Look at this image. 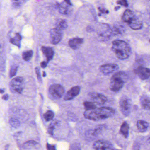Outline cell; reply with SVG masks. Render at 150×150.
I'll list each match as a JSON object with an SVG mask.
<instances>
[{
	"instance_id": "cell-1",
	"label": "cell",
	"mask_w": 150,
	"mask_h": 150,
	"mask_svg": "<svg viewBox=\"0 0 150 150\" xmlns=\"http://www.w3.org/2000/svg\"><path fill=\"white\" fill-rule=\"evenodd\" d=\"M115 114V110L112 108L101 107L91 110H86L84 116L85 118L88 120L97 121L111 117Z\"/></svg>"
},
{
	"instance_id": "cell-2",
	"label": "cell",
	"mask_w": 150,
	"mask_h": 150,
	"mask_svg": "<svg viewBox=\"0 0 150 150\" xmlns=\"http://www.w3.org/2000/svg\"><path fill=\"white\" fill-rule=\"evenodd\" d=\"M111 49L116 57L121 60L127 59L131 54V49L129 45L122 40H116L113 41Z\"/></svg>"
},
{
	"instance_id": "cell-3",
	"label": "cell",
	"mask_w": 150,
	"mask_h": 150,
	"mask_svg": "<svg viewBox=\"0 0 150 150\" xmlns=\"http://www.w3.org/2000/svg\"><path fill=\"white\" fill-rule=\"evenodd\" d=\"M122 20L133 30H139L143 28L142 22L132 11L129 9L125 11L122 16Z\"/></svg>"
},
{
	"instance_id": "cell-4",
	"label": "cell",
	"mask_w": 150,
	"mask_h": 150,
	"mask_svg": "<svg viewBox=\"0 0 150 150\" xmlns=\"http://www.w3.org/2000/svg\"><path fill=\"white\" fill-rule=\"evenodd\" d=\"M126 79L125 73L119 72L115 74L110 80V88L114 92L119 91L122 89L124 85L125 81Z\"/></svg>"
},
{
	"instance_id": "cell-5",
	"label": "cell",
	"mask_w": 150,
	"mask_h": 150,
	"mask_svg": "<svg viewBox=\"0 0 150 150\" xmlns=\"http://www.w3.org/2000/svg\"><path fill=\"white\" fill-rule=\"evenodd\" d=\"M132 105V103L129 98L125 96L121 97L119 101V106L121 112L125 116H128L130 114Z\"/></svg>"
},
{
	"instance_id": "cell-6",
	"label": "cell",
	"mask_w": 150,
	"mask_h": 150,
	"mask_svg": "<svg viewBox=\"0 0 150 150\" xmlns=\"http://www.w3.org/2000/svg\"><path fill=\"white\" fill-rule=\"evenodd\" d=\"M65 93L64 88L59 84L51 85L49 88V93L52 99L58 100L62 97Z\"/></svg>"
},
{
	"instance_id": "cell-7",
	"label": "cell",
	"mask_w": 150,
	"mask_h": 150,
	"mask_svg": "<svg viewBox=\"0 0 150 150\" xmlns=\"http://www.w3.org/2000/svg\"><path fill=\"white\" fill-rule=\"evenodd\" d=\"M23 79L22 77H16L13 79L9 84L11 91L16 93H21L23 90Z\"/></svg>"
},
{
	"instance_id": "cell-8",
	"label": "cell",
	"mask_w": 150,
	"mask_h": 150,
	"mask_svg": "<svg viewBox=\"0 0 150 150\" xmlns=\"http://www.w3.org/2000/svg\"><path fill=\"white\" fill-rule=\"evenodd\" d=\"M93 147L96 150H116L111 143L106 140L96 141L93 145Z\"/></svg>"
},
{
	"instance_id": "cell-9",
	"label": "cell",
	"mask_w": 150,
	"mask_h": 150,
	"mask_svg": "<svg viewBox=\"0 0 150 150\" xmlns=\"http://www.w3.org/2000/svg\"><path fill=\"white\" fill-rule=\"evenodd\" d=\"M51 42L53 45L58 44L62 40L63 37V31L57 28H53L50 32Z\"/></svg>"
},
{
	"instance_id": "cell-10",
	"label": "cell",
	"mask_w": 150,
	"mask_h": 150,
	"mask_svg": "<svg viewBox=\"0 0 150 150\" xmlns=\"http://www.w3.org/2000/svg\"><path fill=\"white\" fill-rule=\"evenodd\" d=\"M119 69V66L116 64H109L102 65L99 67V70L104 74L112 73Z\"/></svg>"
},
{
	"instance_id": "cell-11",
	"label": "cell",
	"mask_w": 150,
	"mask_h": 150,
	"mask_svg": "<svg viewBox=\"0 0 150 150\" xmlns=\"http://www.w3.org/2000/svg\"><path fill=\"white\" fill-rule=\"evenodd\" d=\"M134 72L142 80L147 79L150 77V71L149 68L139 66L134 70Z\"/></svg>"
},
{
	"instance_id": "cell-12",
	"label": "cell",
	"mask_w": 150,
	"mask_h": 150,
	"mask_svg": "<svg viewBox=\"0 0 150 150\" xmlns=\"http://www.w3.org/2000/svg\"><path fill=\"white\" fill-rule=\"evenodd\" d=\"M89 97L93 103L101 105L104 104L108 100L107 97L104 95L98 93H91L89 95Z\"/></svg>"
},
{
	"instance_id": "cell-13",
	"label": "cell",
	"mask_w": 150,
	"mask_h": 150,
	"mask_svg": "<svg viewBox=\"0 0 150 150\" xmlns=\"http://www.w3.org/2000/svg\"><path fill=\"white\" fill-rule=\"evenodd\" d=\"M80 92V87H73L66 94L64 97V100L66 101L71 100L76 96L79 95Z\"/></svg>"
},
{
	"instance_id": "cell-14",
	"label": "cell",
	"mask_w": 150,
	"mask_h": 150,
	"mask_svg": "<svg viewBox=\"0 0 150 150\" xmlns=\"http://www.w3.org/2000/svg\"><path fill=\"white\" fill-rule=\"evenodd\" d=\"M84 39L80 38H74L70 39L68 42L69 46L73 50H77L83 44Z\"/></svg>"
},
{
	"instance_id": "cell-15",
	"label": "cell",
	"mask_w": 150,
	"mask_h": 150,
	"mask_svg": "<svg viewBox=\"0 0 150 150\" xmlns=\"http://www.w3.org/2000/svg\"><path fill=\"white\" fill-rule=\"evenodd\" d=\"M42 50L47 58V62H49L54 57V52L52 48L43 46L42 48Z\"/></svg>"
},
{
	"instance_id": "cell-16",
	"label": "cell",
	"mask_w": 150,
	"mask_h": 150,
	"mask_svg": "<svg viewBox=\"0 0 150 150\" xmlns=\"http://www.w3.org/2000/svg\"><path fill=\"white\" fill-rule=\"evenodd\" d=\"M138 129L141 132H144L148 130L149 124L144 120H139L137 122Z\"/></svg>"
},
{
	"instance_id": "cell-17",
	"label": "cell",
	"mask_w": 150,
	"mask_h": 150,
	"mask_svg": "<svg viewBox=\"0 0 150 150\" xmlns=\"http://www.w3.org/2000/svg\"><path fill=\"white\" fill-rule=\"evenodd\" d=\"M140 103L143 108L145 110L150 109V99L147 96L144 95L140 98Z\"/></svg>"
},
{
	"instance_id": "cell-18",
	"label": "cell",
	"mask_w": 150,
	"mask_h": 150,
	"mask_svg": "<svg viewBox=\"0 0 150 150\" xmlns=\"http://www.w3.org/2000/svg\"><path fill=\"white\" fill-rule=\"evenodd\" d=\"M120 132L125 138H127L129 136V125L126 122H124L120 128Z\"/></svg>"
},
{
	"instance_id": "cell-19",
	"label": "cell",
	"mask_w": 150,
	"mask_h": 150,
	"mask_svg": "<svg viewBox=\"0 0 150 150\" xmlns=\"http://www.w3.org/2000/svg\"><path fill=\"white\" fill-rule=\"evenodd\" d=\"M70 6L65 1L63 3L59 4L58 7L59 13L62 14L67 15L69 12V7Z\"/></svg>"
},
{
	"instance_id": "cell-20",
	"label": "cell",
	"mask_w": 150,
	"mask_h": 150,
	"mask_svg": "<svg viewBox=\"0 0 150 150\" xmlns=\"http://www.w3.org/2000/svg\"><path fill=\"white\" fill-rule=\"evenodd\" d=\"M68 24L66 20H61L59 21L56 25V28L60 31H63V30H65L67 28Z\"/></svg>"
},
{
	"instance_id": "cell-21",
	"label": "cell",
	"mask_w": 150,
	"mask_h": 150,
	"mask_svg": "<svg viewBox=\"0 0 150 150\" xmlns=\"http://www.w3.org/2000/svg\"><path fill=\"white\" fill-rule=\"evenodd\" d=\"M21 39L22 38L21 35L19 33H17L16 34L15 37L10 39V42L11 43L20 47L21 46Z\"/></svg>"
},
{
	"instance_id": "cell-22",
	"label": "cell",
	"mask_w": 150,
	"mask_h": 150,
	"mask_svg": "<svg viewBox=\"0 0 150 150\" xmlns=\"http://www.w3.org/2000/svg\"><path fill=\"white\" fill-rule=\"evenodd\" d=\"M33 55V51H27L24 52L23 53V59L25 61H29L31 59Z\"/></svg>"
},
{
	"instance_id": "cell-23",
	"label": "cell",
	"mask_w": 150,
	"mask_h": 150,
	"mask_svg": "<svg viewBox=\"0 0 150 150\" xmlns=\"http://www.w3.org/2000/svg\"><path fill=\"white\" fill-rule=\"evenodd\" d=\"M84 107L87 110H91L96 108V106L94 103L92 102L86 101L84 103Z\"/></svg>"
},
{
	"instance_id": "cell-24",
	"label": "cell",
	"mask_w": 150,
	"mask_h": 150,
	"mask_svg": "<svg viewBox=\"0 0 150 150\" xmlns=\"http://www.w3.org/2000/svg\"><path fill=\"white\" fill-rule=\"evenodd\" d=\"M54 117V113L52 110H48L45 114L44 115V118L45 121H50L53 119Z\"/></svg>"
},
{
	"instance_id": "cell-25",
	"label": "cell",
	"mask_w": 150,
	"mask_h": 150,
	"mask_svg": "<svg viewBox=\"0 0 150 150\" xmlns=\"http://www.w3.org/2000/svg\"><path fill=\"white\" fill-rule=\"evenodd\" d=\"M9 123L12 127L15 128H18L21 125V123L18 119L14 117L10 118L9 120Z\"/></svg>"
},
{
	"instance_id": "cell-26",
	"label": "cell",
	"mask_w": 150,
	"mask_h": 150,
	"mask_svg": "<svg viewBox=\"0 0 150 150\" xmlns=\"http://www.w3.org/2000/svg\"><path fill=\"white\" fill-rule=\"evenodd\" d=\"M57 124V121H54V122H52L50 125V126L48 128V132H49V134L52 135H53V131H54Z\"/></svg>"
},
{
	"instance_id": "cell-27",
	"label": "cell",
	"mask_w": 150,
	"mask_h": 150,
	"mask_svg": "<svg viewBox=\"0 0 150 150\" xmlns=\"http://www.w3.org/2000/svg\"><path fill=\"white\" fill-rule=\"evenodd\" d=\"M18 70V67H12L10 71V77H13L15 76Z\"/></svg>"
},
{
	"instance_id": "cell-28",
	"label": "cell",
	"mask_w": 150,
	"mask_h": 150,
	"mask_svg": "<svg viewBox=\"0 0 150 150\" xmlns=\"http://www.w3.org/2000/svg\"><path fill=\"white\" fill-rule=\"evenodd\" d=\"M35 72L36 73L37 75L38 79V81L40 82H42V78H41V73H40V68L38 67H36Z\"/></svg>"
},
{
	"instance_id": "cell-29",
	"label": "cell",
	"mask_w": 150,
	"mask_h": 150,
	"mask_svg": "<svg viewBox=\"0 0 150 150\" xmlns=\"http://www.w3.org/2000/svg\"><path fill=\"white\" fill-rule=\"evenodd\" d=\"M117 3L118 5H121V6H124L125 7H128L129 6L128 2L126 1L125 0H122V1H117Z\"/></svg>"
},
{
	"instance_id": "cell-30",
	"label": "cell",
	"mask_w": 150,
	"mask_h": 150,
	"mask_svg": "<svg viewBox=\"0 0 150 150\" xmlns=\"http://www.w3.org/2000/svg\"><path fill=\"white\" fill-rule=\"evenodd\" d=\"M21 4H22V1H13V7H14L15 8H18L21 6Z\"/></svg>"
},
{
	"instance_id": "cell-31",
	"label": "cell",
	"mask_w": 150,
	"mask_h": 150,
	"mask_svg": "<svg viewBox=\"0 0 150 150\" xmlns=\"http://www.w3.org/2000/svg\"><path fill=\"white\" fill-rule=\"evenodd\" d=\"M47 150H57L54 145L49 144H47Z\"/></svg>"
},
{
	"instance_id": "cell-32",
	"label": "cell",
	"mask_w": 150,
	"mask_h": 150,
	"mask_svg": "<svg viewBox=\"0 0 150 150\" xmlns=\"http://www.w3.org/2000/svg\"><path fill=\"white\" fill-rule=\"evenodd\" d=\"M99 11L101 12L102 13H108V10H105L104 8H99Z\"/></svg>"
},
{
	"instance_id": "cell-33",
	"label": "cell",
	"mask_w": 150,
	"mask_h": 150,
	"mask_svg": "<svg viewBox=\"0 0 150 150\" xmlns=\"http://www.w3.org/2000/svg\"><path fill=\"white\" fill-rule=\"evenodd\" d=\"M41 66L42 68H45L47 67V63L45 61H43L41 63Z\"/></svg>"
},
{
	"instance_id": "cell-34",
	"label": "cell",
	"mask_w": 150,
	"mask_h": 150,
	"mask_svg": "<svg viewBox=\"0 0 150 150\" xmlns=\"http://www.w3.org/2000/svg\"><path fill=\"white\" fill-rule=\"evenodd\" d=\"M9 98V96L8 94H6L2 96V99L5 100H8Z\"/></svg>"
},
{
	"instance_id": "cell-35",
	"label": "cell",
	"mask_w": 150,
	"mask_h": 150,
	"mask_svg": "<svg viewBox=\"0 0 150 150\" xmlns=\"http://www.w3.org/2000/svg\"><path fill=\"white\" fill-rule=\"evenodd\" d=\"M5 91H4V89H0V93H4Z\"/></svg>"
},
{
	"instance_id": "cell-36",
	"label": "cell",
	"mask_w": 150,
	"mask_h": 150,
	"mask_svg": "<svg viewBox=\"0 0 150 150\" xmlns=\"http://www.w3.org/2000/svg\"><path fill=\"white\" fill-rule=\"evenodd\" d=\"M120 8V7H116L115 8V10H117V9H119Z\"/></svg>"
},
{
	"instance_id": "cell-37",
	"label": "cell",
	"mask_w": 150,
	"mask_h": 150,
	"mask_svg": "<svg viewBox=\"0 0 150 150\" xmlns=\"http://www.w3.org/2000/svg\"><path fill=\"white\" fill-rule=\"evenodd\" d=\"M43 76V77H45V76H46V74H45V72H44Z\"/></svg>"
}]
</instances>
